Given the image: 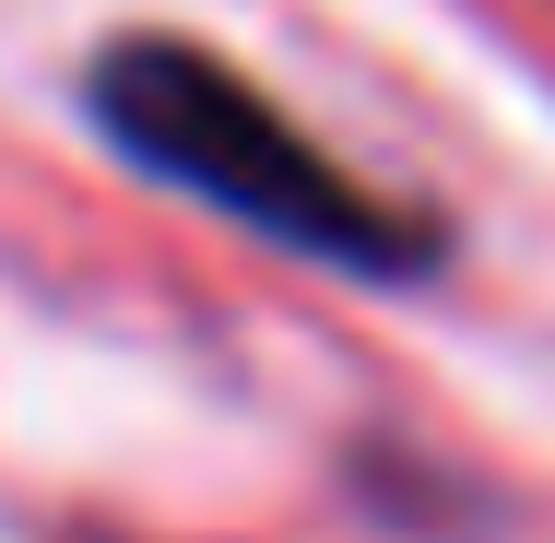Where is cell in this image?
Wrapping results in <instances>:
<instances>
[{
	"mask_svg": "<svg viewBox=\"0 0 555 543\" xmlns=\"http://www.w3.org/2000/svg\"><path fill=\"white\" fill-rule=\"evenodd\" d=\"M83 107L142 178L190 190L202 214L248 224V236H272L296 260H332V272H366V284H414L438 260L426 214L378 202L343 154H320L260 83H236L190 36H118L95 60V83H83Z\"/></svg>",
	"mask_w": 555,
	"mask_h": 543,
	"instance_id": "1",
	"label": "cell"
}]
</instances>
